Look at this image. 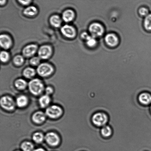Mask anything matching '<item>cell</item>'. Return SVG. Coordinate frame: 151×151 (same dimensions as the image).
<instances>
[{
    "instance_id": "obj_32",
    "label": "cell",
    "mask_w": 151,
    "mask_h": 151,
    "mask_svg": "<svg viewBox=\"0 0 151 151\" xmlns=\"http://www.w3.org/2000/svg\"><path fill=\"white\" fill-rule=\"evenodd\" d=\"M45 92L46 95H49L52 94L53 92V90L52 88L51 87H48L45 89Z\"/></svg>"
},
{
    "instance_id": "obj_3",
    "label": "cell",
    "mask_w": 151,
    "mask_h": 151,
    "mask_svg": "<svg viewBox=\"0 0 151 151\" xmlns=\"http://www.w3.org/2000/svg\"><path fill=\"white\" fill-rule=\"evenodd\" d=\"M104 36V40L106 45L110 48H115L119 45L120 38L114 32H107Z\"/></svg>"
},
{
    "instance_id": "obj_25",
    "label": "cell",
    "mask_w": 151,
    "mask_h": 151,
    "mask_svg": "<svg viewBox=\"0 0 151 151\" xmlns=\"http://www.w3.org/2000/svg\"><path fill=\"white\" fill-rule=\"evenodd\" d=\"M21 148L23 151H33L34 146L30 142H25L22 143Z\"/></svg>"
},
{
    "instance_id": "obj_26",
    "label": "cell",
    "mask_w": 151,
    "mask_h": 151,
    "mask_svg": "<svg viewBox=\"0 0 151 151\" xmlns=\"http://www.w3.org/2000/svg\"><path fill=\"white\" fill-rule=\"evenodd\" d=\"M45 139L43 134L41 132L35 133L32 136V139L35 143H40L42 142Z\"/></svg>"
},
{
    "instance_id": "obj_20",
    "label": "cell",
    "mask_w": 151,
    "mask_h": 151,
    "mask_svg": "<svg viewBox=\"0 0 151 151\" xmlns=\"http://www.w3.org/2000/svg\"><path fill=\"white\" fill-rule=\"evenodd\" d=\"M51 101V99L47 95H42L40 98L39 103L41 107L44 108L48 106Z\"/></svg>"
},
{
    "instance_id": "obj_6",
    "label": "cell",
    "mask_w": 151,
    "mask_h": 151,
    "mask_svg": "<svg viewBox=\"0 0 151 151\" xmlns=\"http://www.w3.org/2000/svg\"><path fill=\"white\" fill-rule=\"evenodd\" d=\"M54 69L51 65L44 63L39 65L37 69V72L40 76L46 77L49 76L52 73Z\"/></svg>"
},
{
    "instance_id": "obj_19",
    "label": "cell",
    "mask_w": 151,
    "mask_h": 151,
    "mask_svg": "<svg viewBox=\"0 0 151 151\" xmlns=\"http://www.w3.org/2000/svg\"><path fill=\"white\" fill-rule=\"evenodd\" d=\"M143 26L147 32H151V13L143 19Z\"/></svg>"
},
{
    "instance_id": "obj_36",
    "label": "cell",
    "mask_w": 151,
    "mask_h": 151,
    "mask_svg": "<svg viewBox=\"0 0 151 151\" xmlns=\"http://www.w3.org/2000/svg\"><path fill=\"white\" fill-rule=\"evenodd\" d=\"M150 112L151 113V104L150 105Z\"/></svg>"
},
{
    "instance_id": "obj_35",
    "label": "cell",
    "mask_w": 151,
    "mask_h": 151,
    "mask_svg": "<svg viewBox=\"0 0 151 151\" xmlns=\"http://www.w3.org/2000/svg\"><path fill=\"white\" fill-rule=\"evenodd\" d=\"M6 0H1V5H3L5 4L6 2Z\"/></svg>"
},
{
    "instance_id": "obj_33",
    "label": "cell",
    "mask_w": 151,
    "mask_h": 151,
    "mask_svg": "<svg viewBox=\"0 0 151 151\" xmlns=\"http://www.w3.org/2000/svg\"><path fill=\"white\" fill-rule=\"evenodd\" d=\"M18 1L23 5H27L31 2L32 0H18Z\"/></svg>"
},
{
    "instance_id": "obj_21",
    "label": "cell",
    "mask_w": 151,
    "mask_h": 151,
    "mask_svg": "<svg viewBox=\"0 0 151 151\" xmlns=\"http://www.w3.org/2000/svg\"><path fill=\"white\" fill-rule=\"evenodd\" d=\"M50 22L53 26L55 27H58L61 25V20L58 16L54 15L50 18Z\"/></svg>"
},
{
    "instance_id": "obj_28",
    "label": "cell",
    "mask_w": 151,
    "mask_h": 151,
    "mask_svg": "<svg viewBox=\"0 0 151 151\" xmlns=\"http://www.w3.org/2000/svg\"><path fill=\"white\" fill-rule=\"evenodd\" d=\"M24 59L23 56L20 55L16 56L13 59V62L17 66H20L23 64Z\"/></svg>"
},
{
    "instance_id": "obj_17",
    "label": "cell",
    "mask_w": 151,
    "mask_h": 151,
    "mask_svg": "<svg viewBox=\"0 0 151 151\" xmlns=\"http://www.w3.org/2000/svg\"><path fill=\"white\" fill-rule=\"evenodd\" d=\"M75 16L74 12L72 10L68 9L65 10L63 13V18L65 22H69L73 20Z\"/></svg>"
},
{
    "instance_id": "obj_10",
    "label": "cell",
    "mask_w": 151,
    "mask_h": 151,
    "mask_svg": "<svg viewBox=\"0 0 151 151\" xmlns=\"http://www.w3.org/2000/svg\"><path fill=\"white\" fill-rule=\"evenodd\" d=\"M52 52L51 47L48 45H44L40 47L38 51V55L40 58L47 59L51 56Z\"/></svg>"
},
{
    "instance_id": "obj_24",
    "label": "cell",
    "mask_w": 151,
    "mask_h": 151,
    "mask_svg": "<svg viewBox=\"0 0 151 151\" xmlns=\"http://www.w3.org/2000/svg\"><path fill=\"white\" fill-rule=\"evenodd\" d=\"M23 74L25 77L30 78L35 76V69L32 68H27L24 70Z\"/></svg>"
},
{
    "instance_id": "obj_1",
    "label": "cell",
    "mask_w": 151,
    "mask_h": 151,
    "mask_svg": "<svg viewBox=\"0 0 151 151\" xmlns=\"http://www.w3.org/2000/svg\"><path fill=\"white\" fill-rule=\"evenodd\" d=\"M88 30L90 35L98 39L104 36L106 32L104 25L97 21H94L89 25Z\"/></svg>"
},
{
    "instance_id": "obj_34",
    "label": "cell",
    "mask_w": 151,
    "mask_h": 151,
    "mask_svg": "<svg viewBox=\"0 0 151 151\" xmlns=\"http://www.w3.org/2000/svg\"><path fill=\"white\" fill-rule=\"evenodd\" d=\"M33 151H45L44 150V149L42 148H38L35 149V150H34Z\"/></svg>"
},
{
    "instance_id": "obj_31",
    "label": "cell",
    "mask_w": 151,
    "mask_h": 151,
    "mask_svg": "<svg viewBox=\"0 0 151 151\" xmlns=\"http://www.w3.org/2000/svg\"><path fill=\"white\" fill-rule=\"evenodd\" d=\"M90 35V34L88 32H86V31H84V32H83L82 33H81V38L83 40H84V41H85L87 39V38H88L89 35Z\"/></svg>"
},
{
    "instance_id": "obj_5",
    "label": "cell",
    "mask_w": 151,
    "mask_h": 151,
    "mask_svg": "<svg viewBox=\"0 0 151 151\" xmlns=\"http://www.w3.org/2000/svg\"><path fill=\"white\" fill-rule=\"evenodd\" d=\"M45 114L51 119H57L63 114V110L60 106L54 105L47 108Z\"/></svg>"
},
{
    "instance_id": "obj_2",
    "label": "cell",
    "mask_w": 151,
    "mask_h": 151,
    "mask_svg": "<svg viewBox=\"0 0 151 151\" xmlns=\"http://www.w3.org/2000/svg\"><path fill=\"white\" fill-rule=\"evenodd\" d=\"M91 121L96 126L101 128L108 125L109 118L107 113L104 112H98L95 113L91 118Z\"/></svg>"
},
{
    "instance_id": "obj_16",
    "label": "cell",
    "mask_w": 151,
    "mask_h": 151,
    "mask_svg": "<svg viewBox=\"0 0 151 151\" xmlns=\"http://www.w3.org/2000/svg\"><path fill=\"white\" fill-rule=\"evenodd\" d=\"M101 134L104 137L109 138L113 134V130L110 126L106 125L101 128Z\"/></svg>"
},
{
    "instance_id": "obj_12",
    "label": "cell",
    "mask_w": 151,
    "mask_h": 151,
    "mask_svg": "<svg viewBox=\"0 0 151 151\" xmlns=\"http://www.w3.org/2000/svg\"><path fill=\"white\" fill-rule=\"evenodd\" d=\"M37 49V46L35 44H31L27 45L23 49V56L27 57H32L36 52Z\"/></svg>"
},
{
    "instance_id": "obj_23",
    "label": "cell",
    "mask_w": 151,
    "mask_h": 151,
    "mask_svg": "<svg viewBox=\"0 0 151 151\" xmlns=\"http://www.w3.org/2000/svg\"><path fill=\"white\" fill-rule=\"evenodd\" d=\"M15 85L18 89L23 90L25 89L27 86V82L24 79H19L15 81Z\"/></svg>"
},
{
    "instance_id": "obj_13",
    "label": "cell",
    "mask_w": 151,
    "mask_h": 151,
    "mask_svg": "<svg viewBox=\"0 0 151 151\" xmlns=\"http://www.w3.org/2000/svg\"><path fill=\"white\" fill-rule=\"evenodd\" d=\"M12 44L11 38L8 35H1L0 36V44L2 48L7 49L10 48Z\"/></svg>"
},
{
    "instance_id": "obj_7",
    "label": "cell",
    "mask_w": 151,
    "mask_h": 151,
    "mask_svg": "<svg viewBox=\"0 0 151 151\" xmlns=\"http://www.w3.org/2000/svg\"><path fill=\"white\" fill-rule=\"evenodd\" d=\"M0 103L1 107L5 110L12 111L15 107V103L14 100L9 96H4L1 98Z\"/></svg>"
},
{
    "instance_id": "obj_14",
    "label": "cell",
    "mask_w": 151,
    "mask_h": 151,
    "mask_svg": "<svg viewBox=\"0 0 151 151\" xmlns=\"http://www.w3.org/2000/svg\"><path fill=\"white\" fill-rule=\"evenodd\" d=\"M46 115V114L42 112H37L32 115V120L35 123L40 124L45 121Z\"/></svg>"
},
{
    "instance_id": "obj_9",
    "label": "cell",
    "mask_w": 151,
    "mask_h": 151,
    "mask_svg": "<svg viewBox=\"0 0 151 151\" xmlns=\"http://www.w3.org/2000/svg\"><path fill=\"white\" fill-rule=\"evenodd\" d=\"M138 100L140 104L144 106H150L151 104V94L147 91L140 93Z\"/></svg>"
},
{
    "instance_id": "obj_11",
    "label": "cell",
    "mask_w": 151,
    "mask_h": 151,
    "mask_svg": "<svg viewBox=\"0 0 151 151\" xmlns=\"http://www.w3.org/2000/svg\"><path fill=\"white\" fill-rule=\"evenodd\" d=\"M61 31L64 36L69 38H74L76 35V31L73 26L65 25L62 27Z\"/></svg>"
},
{
    "instance_id": "obj_8",
    "label": "cell",
    "mask_w": 151,
    "mask_h": 151,
    "mask_svg": "<svg viewBox=\"0 0 151 151\" xmlns=\"http://www.w3.org/2000/svg\"><path fill=\"white\" fill-rule=\"evenodd\" d=\"M46 141L51 146H56L60 143V139L57 134L54 132H50L46 134L45 137Z\"/></svg>"
},
{
    "instance_id": "obj_4",
    "label": "cell",
    "mask_w": 151,
    "mask_h": 151,
    "mask_svg": "<svg viewBox=\"0 0 151 151\" xmlns=\"http://www.w3.org/2000/svg\"><path fill=\"white\" fill-rule=\"evenodd\" d=\"M28 87L30 92L34 95H39L44 90L43 84L40 80L37 78L31 80L28 84Z\"/></svg>"
},
{
    "instance_id": "obj_22",
    "label": "cell",
    "mask_w": 151,
    "mask_h": 151,
    "mask_svg": "<svg viewBox=\"0 0 151 151\" xmlns=\"http://www.w3.org/2000/svg\"><path fill=\"white\" fill-rule=\"evenodd\" d=\"M37 12V10L36 7L34 6H29L25 9L24 13L25 15L29 16L35 15Z\"/></svg>"
},
{
    "instance_id": "obj_29",
    "label": "cell",
    "mask_w": 151,
    "mask_h": 151,
    "mask_svg": "<svg viewBox=\"0 0 151 151\" xmlns=\"http://www.w3.org/2000/svg\"><path fill=\"white\" fill-rule=\"evenodd\" d=\"M9 56L7 52L5 51H1L0 54V58L2 62H6L9 60Z\"/></svg>"
},
{
    "instance_id": "obj_30",
    "label": "cell",
    "mask_w": 151,
    "mask_h": 151,
    "mask_svg": "<svg viewBox=\"0 0 151 151\" xmlns=\"http://www.w3.org/2000/svg\"><path fill=\"white\" fill-rule=\"evenodd\" d=\"M40 61V58L39 57H34L31 59L30 63L32 66H36L39 64Z\"/></svg>"
},
{
    "instance_id": "obj_15",
    "label": "cell",
    "mask_w": 151,
    "mask_h": 151,
    "mask_svg": "<svg viewBox=\"0 0 151 151\" xmlns=\"http://www.w3.org/2000/svg\"><path fill=\"white\" fill-rule=\"evenodd\" d=\"M86 46L89 48L94 49L97 47L99 43V39L91 36V35L86 40Z\"/></svg>"
},
{
    "instance_id": "obj_37",
    "label": "cell",
    "mask_w": 151,
    "mask_h": 151,
    "mask_svg": "<svg viewBox=\"0 0 151 151\" xmlns=\"http://www.w3.org/2000/svg\"></svg>"
},
{
    "instance_id": "obj_18",
    "label": "cell",
    "mask_w": 151,
    "mask_h": 151,
    "mask_svg": "<svg viewBox=\"0 0 151 151\" xmlns=\"http://www.w3.org/2000/svg\"><path fill=\"white\" fill-rule=\"evenodd\" d=\"M29 102L26 96L22 95L19 96L16 100V104L18 107L23 108L27 105Z\"/></svg>"
},
{
    "instance_id": "obj_27",
    "label": "cell",
    "mask_w": 151,
    "mask_h": 151,
    "mask_svg": "<svg viewBox=\"0 0 151 151\" xmlns=\"http://www.w3.org/2000/svg\"><path fill=\"white\" fill-rule=\"evenodd\" d=\"M138 13L140 17L144 18L150 13V10L147 7H142L138 9Z\"/></svg>"
}]
</instances>
